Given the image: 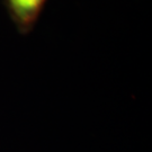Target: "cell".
I'll return each mask as SVG.
<instances>
[{
    "label": "cell",
    "mask_w": 152,
    "mask_h": 152,
    "mask_svg": "<svg viewBox=\"0 0 152 152\" xmlns=\"http://www.w3.org/2000/svg\"><path fill=\"white\" fill-rule=\"evenodd\" d=\"M45 2L46 0H4L10 19L22 35L33 31Z\"/></svg>",
    "instance_id": "6da1fadb"
}]
</instances>
